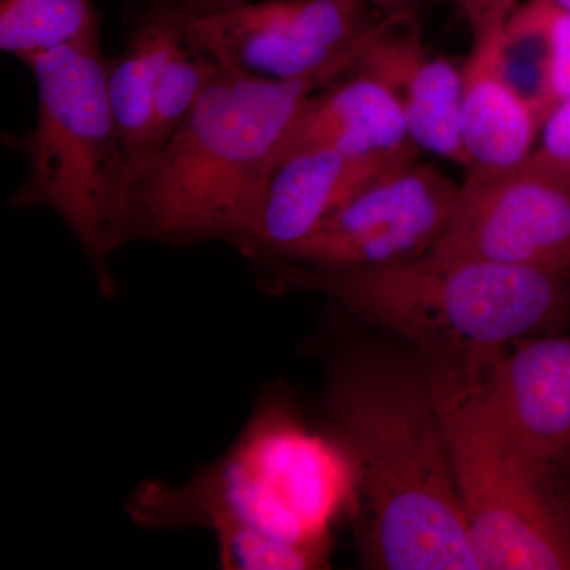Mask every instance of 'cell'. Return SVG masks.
Wrapping results in <instances>:
<instances>
[{
  "label": "cell",
  "instance_id": "6da1fadb",
  "mask_svg": "<svg viewBox=\"0 0 570 570\" xmlns=\"http://www.w3.org/2000/svg\"><path fill=\"white\" fill-rule=\"evenodd\" d=\"M325 409L362 498L365 568L482 570L422 356L385 348L341 356Z\"/></svg>",
  "mask_w": 570,
  "mask_h": 570
},
{
  "label": "cell",
  "instance_id": "7a4b0ae2",
  "mask_svg": "<svg viewBox=\"0 0 570 570\" xmlns=\"http://www.w3.org/2000/svg\"><path fill=\"white\" fill-rule=\"evenodd\" d=\"M266 265L273 288L324 295L400 336L426 362L474 376L520 341L557 332L570 316V272L430 253L355 272Z\"/></svg>",
  "mask_w": 570,
  "mask_h": 570
},
{
  "label": "cell",
  "instance_id": "3957f363",
  "mask_svg": "<svg viewBox=\"0 0 570 570\" xmlns=\"http://www.w3.org/2000/svg\"><path fill=\"white\" fill-rule=\"evenodd\" d=\"M321 86L219 63L181 126L134 183L127 243L232 246Z\"/></svg>",
  "mask_w": 570,
  "mask_h": 570
},
{
  "label": "cell",
  "instance_id": "277c9868",
  "mask_svg": "<svg viewBox=\"0 0 570 570\" xmlns=\"http://www.w3.org/2000/svg\"><path fill=\"white\" fill-rule=\"evenodd\" d=\"M39 88L36 127L18 138L28 175L10 208L52 209L85 250L105 296L118 292L111 257L127 245L130 170L108 96L100 39L22 61Z\"/></svg>",
  "mask_w": 570,
  "mask_h": 570
},
{
  "label": "cell",
  "instance_id": "5b68a950",
  "mask_svg": "<svg viewBox=\"0 0 570 570\" xmlns=\"http://www.w3.org/2000/svg\"><path fill=\"white\" fill-rule=\"evenodd\" d=\"M482 570H570V489L494 425L475 377L426 362Z\"/></svg>",
  "mask_w": 570,
  "mask_h": 570
},
{
  "label": "cell",
  "instance_id": "8992f818",
  "mask_svg": "<svg viewBox=\"0 0 570 570\" xmlns=\"http://www.w3.org/2000/svg\"><path fill=\"white\" fill-rule=\"evenodd\" d=\"M430 254L570 272V167L539 151L504 170H468Z\"/></svg>",
  "mask_w": 570,
  "mask_h": 570
},
{
  "label": "cell",
  "instance_id": "52a82bcc",
  "mask_svg": "<svg viewBox=\"0 0 570 570\" xmlns=\"http://www.w3.org/2000/svg\"><path fill=\"white\" fill-rule=\"evenodd\" d=\"M381 18L370 0H265L189 20L186 36L225 66L273 80L326 86L352 70Z\"/></svg>",
  "mask_w": 570,
  "mask_h": 570
},
{
  "label": "cell",
  "instance_id": "ba28073f",
  "mask_svg": "<svg viewBox=\"0 0 570 570\" xmlns=\"http://www.w3.org/2000/svg\"><path fill=\"white\" fill-rule=\"evenodd\" d=\"M459 189L430 165H400L363 186L313 234L268 264L355 272L414 261L444 234Z\"/></svg>",
  "mask_w": 570,
  "mask_h": 570
},
{
  "label": "cell",
  "instance_id": "9c48e42d",
  "mask_svg": "<svg viewBox=\"0 0 570 570\" xmlns=\"http://www.w3.org/2000/svg\"><path fill=\"white\" fill-rule=\"evenodd\" d=\"M501 433L532 460L570 466V335L520 341L475 377Z\"/></svg>",
  "mask_w": 570,
  "mask_h": 570
},
{
  "label": "cell",
  "instance_id": "30bf717a",
  "mask_svg": "<svg viewBox=\"0 0 570 570\" xmlns=\"http://www.w3.org/2000/svg\"><path fill=\"white\" fill-rule=\"evenodd\" d=\"M392 168L330 146L292 149L273 168L232 246L247 258L268 264L313 234L363 186Z\"/></svg>",
  "mask_w": 570,
  "mask_h": 570
},
{
  "label": "cell",
  "instance_id": "8fae6325",
  "mask_svg": "<svg viewBox=\"0 0 570 570\" xmlns=\"http://www.w3.org/2000/svg\"><path fill=\"white\" fill-rule=\"evenodd\" d=\"M352 70L392 91L419 149L468 167L460 137L463 67L426 47L419 20L382 17L360 47Z\"/></svg>",
  "mask_w": 570,
  "mask_h": 570
},
{
  "label": "cell",
  "instance_id": "7c38bea8",
  "mask_svg": "<svg viewBox=\"0 0 570 570\" xmlns=\"http://www.w3.org/2000/svg\"><path fill=\"white\" fill-rule=\"evenodd\" d=\"M311 145L330 146L390 168L417 160L419 151L396 97L376 78L355 70L307 99L283 156Z\"/></svg>",
  "mask_w": 570,
  "mask_h": 570
},
{
  "label": "cell",
  "instance_id": "4fadbf2b",
  "mask_svg": "<svg viewBox=\"0 0 570 570\" xmlns=\"http://www.w3.org/2000/svg\"><path fill=\"white\" fill-rule=\"evenodd\" d=\"M187 21L174 0H134L126 48L118 58L107 59L108 96L132 186L146 167L154 92L171 52L186 39Z\"/></svg>",
  "mask_w": 570,
  "mask_h": 570
},
{
  "label": "cell",
  "instance_id": "5bb4252c",
  "mask_svg": "<svg viewBox=\"0 0 570 570\" xmlns=\"http://www.w3.org/2000/svg\"><path fill=\"white\" fill-rule=\"evenodd\" d=\"M501 32V31H499ZM499 32L472 41L463 66L460 137L466 170H504L534 153L543 121L513 92L497 62Z\"/></svg>",
  "mask_w": 570,
  "mask_h": 570
},
{
  "label": "cell",
  "instance_id": "9a60e30c",
  "mask_svg": "<svg viewBox=\"0 0 570 570\" xmlns=\"http://www.w3.org/2000/svg\"><path fill=\"white\" fill-rule=\"evenodd\" d=\"M553 9L554 0H528L510 14L497 41L499 73L513 92L538 112L543 124L554 110L551 91Z\"/></svg>",
  "mask_w": 570,
  "mask_h": 570
},
{
  "label": "cell",
  "instance_id": "2e32d148",
  "mask_svg": "<svg viewBox=\"0 0 570 570\" xmlns=\"http://www.w3.org/2000/svg\"><path fill=\"white\" fill-rule=\"evenodd\" d=\"M100 39L92 0H2L0 48L20 61L66 45Z\"/></svg>",
  "mask_w": 570,
  "mask_h": 570
},
{
  "label": "cell",
  "instance_id": "e0dca14e",
  "mask_svg": "<svg viewBox=\"0 0 570 570\" xmlns=\"http://www.w3.org/2000/svg\"><path fill=\"white\" fill-rule=\"evenodd\" d=\"M217 66L219 62L208 52L195 48L187 36L171 52L154 92L146 138V167L193 110Z\"/></svg>",
  "mask_w": 570,
  "mask_h": 570
},
{
  "label": "cell",
  "instance_id": "ac0fdd59",
  "mask_svg": "<svg viewBox=\"0 0 570 570\" xmlns=\"http://www.w3.org/2000/svg\"><path fill=\"white\" fill-rule=\"evenodd\" d=\"M220 564L235 570H306L324 568L325 547L298 542L245 523L213 528Z\"/></svg>",
  "mask_w": 570,
  "mask_h": 570
},
{
  "label": "cell",
  "instance_id": "d6986e66",
  "mask_svg": "<svg viewBox=\"0 0 570 570\" xmlns=\"http://www.w3.org/2000/svg\"><path fill=\"white\" fill-rule=\"evenodd\" d=\"M551 47H553L551 91H553L554 108H557L558 105L570 99V14L557 2L551 14Z\"/></svg>",
  "mask_w": 570,
  "mask_h": 570
},
{
  "label": "cell",
  "instance_id": "ffe728a7",
  "mask_svg": "<svg viewBox=\"0 0 570 570\" xmlns=\"http://www.w3.org/2000/svg\"><path fill=\"white\" fill-rule=\"evenodd\" d=\"M459 6L474 41L501 31L519 0H459Z\"/></svg>",
  "mask_w": 570,
  "mask_h": 570
},
{
  "label": "cell",
  "instance_id": "44dd1931",
  "mask_svg": "<svg viewBox=\"0 0 570 570\" xmlns=\"http://www.w3.org/2000/svg\"><path fill=\"white\" fill-rule=\"evenodd\" d=\"M542 134V145L535 151L570 167V99L554 108L543 124Z\"/></svg>",
  "mask_w": 570,
  "mask_h": 570
},
{
  "label": "cell",
  "instance_id": "7402d4cb",
  "mask_svg": "<svg viewBox=\"0 0 570 570\" xmlns=\"http://www.w3.org/2000/svg\"><path fill=\"white\" fill-rule=\"evenodd\" d=\"M187 20H205L242 9L247 0H174Z\"/></svg>",
  "mask_w": 570,
  "mask_h": 570
},
{
  "label": "cell",
  "instance_id": "603a6c76",
  "mask_svg": "<svg viewBox=\"0 0 570 570\" xmlns=\"http://www.w3.org/2000/svg\"><path fill=\"white\" fill-rule=\"evenodd\" d=\"M428 0H370L371 6L384 18L419 20L420 10Z\"/></svg>",
  "mask_w": 570,
  "mask_h": 570
},
{
  "label": "cell",
  "instance_id": "cb8c5ba5",
  "mask_svg": "<svg viewBox=\"0 0 570 570\" xmlns=\"http://www.w3.org/2000/svg\"><path fill=\"white\" fill-rule=\"evenodd\" d=\"M562 10L568 11L570 14V0H554Z\"/></svg>",
  "mask_w": 570,
  "mask_h": 570
}]
</instances>
